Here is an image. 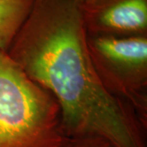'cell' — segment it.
I'll list each match as a JSON object with an SVG mask.
<instances>
[{
	"label": "cell",
	"instance_id": "3957f363",
	"mask_svg": "<svg viewBox=\"0 0 147 147\" xmlns=\"http://www.w3.org/2000/svg\"><path fill=\"white\" fill-rule=\"evenodd\" d=\"M96 74L108 93L126 103L147 125V36H90Z\"/></svg>",
	"mask_w": 147,
	"mask_h": 147
},
{
	"label": "cell",
	"instance_id": "52a82bcc",
	"mask_svg": "<svg viewBox=\"0 0 147 147\" xmlns=\"http://www.w3.org/2000/svg\"><path fill=\"white\" fill-rule=\"evenodd\" d=\"M76 2H78L79 3H88V2H91L92 0H75Z\"/></svg>",
	"mask_w": 147,
	"mask_h": 147
},
{
	"label": "cell",
	"instance_id": "6da1fadb",
	"mask_svg": "<svg viewBox=\"0 0 147 147\" xmlns=\"http://www.w3.org/2000/svg\"><path fill=\"white\" fill-rule=\"evenodd\" d=\"M7 53L55 97L70 139L100 137L118 147H147V125L96 74L79 3L34 0Z\"/></svg>",
	"mask_w": 147,
	"mask_h": 147
},
{
	"label": "cell",
	"instance_id": "277c9868",
	"mask_svg": "<svg viewBox=\"0 0 147 147\" xmlns=\"http://www.w3.org/2000/svg\"><path fill=\"white\" fill-rule=\"evenodd\" d=\"M90 36H147V0H92L80 3Z\"/></svg>",
	"mask_w": 147,
	"mask_h": 147
},
{
	"label": "cell",
	"instance_id": "7a4b0ae2",
	"mask_svg": "<svg viewBox=\"0 0 147 147\" xmlns=\"http://www.w3.org/2000/svg\"><path fill=\"white\" fill-rule=\"evenodd\" d=\"M60 105L0 51V147H69Z\"/></svg>",
	"mask_w": 147,
	"mask_h": 147
},
{
	"label": "cell",
	"instance_id": "5b68a950",
	"mask_svg": "<svg viewBox=\"0 0 147 147\" xmlns=\"http://www.w3.org/2000/svg\"><path fill=\"white\" fill-rule=\"evenodd\" d=\"M34 0L0 1V51L7 53L26 21Z\"/></svg>",
	"mask_w": 147,
	"mask_h": 147
},
{
	"label": "cell",
	"instance_id": "8992f818",
	"mask_svg": "<svg viewBox=\"0 0 147 147\" xmlns=\"http://www.w3.org/2000/svg\"><path fill=\"white\" fill-rule=\"evenodd\" d=\"M69 147H118L109 140L100 137H85L71 139Z\"/></svg>",
	"mask_w": 147,
	"mask_h": 147
}]
</instances>
